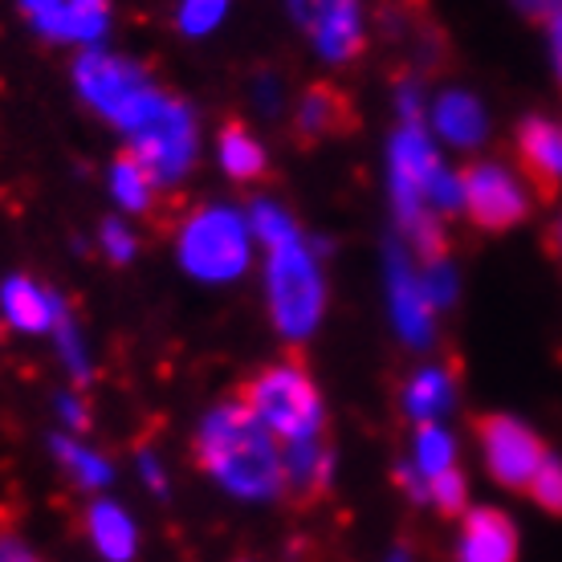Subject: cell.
I'll use <instances>...</instances> for the list:
<instances>
[{
	"instance_id": "6da1fadb",
	"label": "cell",
	"mask_w": 562,
	"mask_h": 562,
	"mask_svg": "<svg viewBox=\"0 0 562 562\" xmlns=\"http://www.w3.org/2000/svg\"><path fill=\"white\" fill-rule=\"evenodd\" d=\"M196 461L240 502H273L285 493V449L240 400L204 416L196 432Z\"/></svg>"
},
{
	"instance_id": "7a4b0ae2",
	"label": "cell",
	"mask_w": 562,
	"mask_h": 562,
	"mask_svg": "<svg viewBox=\"0 0 562 562\" xmlns=\"http://www.w3.org/2000/svg\"><path fill=\"white\" fill-rule=\"evenodd\" d=\"M237 400L278 436L281 445H302V440L323 436V400H318V387L310 380V371L297 359L261 367L254 380L240 387Z\"/></svg>"
},
{
	"instance_id": "3957f363",
	"label": "cell",
	"mask_w": 562,
	"mask_h": 562,
	"mask_svg": "<svg viewBox=\"0 0 562 562\" xmlns=\"http://www.w3.org/2000/svg\"><path fill=\"white\" fill-rule=\"evenodd\" d=\"M249 221L233 209L209 204L180 225V261L200 281H233L249 269Z\"/></svg>"
},
{
	"instance_id": "277c9868",
	"label": "cell",
	"mask_w": 562,
	"mask_h": 562,
	"mask_svg": "<svg viewBox=\"0 0 562 562\" xmlns=\"http://www.w3.org/2000/svg\"><path fill=\"white\" fill-rule=\"evenodd\" d=\"M127 151L139 155L159 188L176 183L196 159V119L171 94H155L127 127Z\"/></svg>"
},
{
	"instance_id": "5b68a950",
	"label": "cell",
	"mask_w": 562,
	"mask_h": 562,
	"mask_svg": "<svg viewBox=\"0 0 562 562\" xmlns=\"http://www.w3.org/2000/svg\"><path fill=\"white\" fill-rule=\"evenodd\" d=\"M326 306L323 273L302 237L285 240L278 249H269V314L285 338H302L318 326Z\"/></svg>"
},
{
	"instance_id": "8992f818",
	"label": "cell",
	"mask_w": 562,
	"mask_h": 562,
	"mask_svg": "<svg viewBox=\"0 0 562 562\" xmlns=\"http://www.w3.org/2000/svg\"><path fill=\"white\" fill-rule=\"evenodd\" d=\"M74 82L82 90V99L94 106L99 114H106L114 127L127 131L147 102L159 94L151 86V78L123 57L111 54H86L74 70Z\"/></svg>"
},
{
	"instance_id": "52a82bcc",
	"label": "cell",
	"mask_w": 562,
	"mask_h": 562,
	"mask_svg": "<svg viewBox=\"0 0 562 562\" xmlns=\"http://www.w3.org/2000/svg\"><path fill=\"white\" fill-rule=\"evenodd\" d=\"M477 440H481V452H485L490 477L497 485H506V490H530L535 473L550 457L535 428H526L514 416H485L477 424Z\"/></svg>"
},
{
	"instance_id": "ba28073f",
	"label": "cell",
	"mask_w": 562,
	"mask_h": 562,
	"mask_svg": "<svg viewBox=\"0 0 562 562\" xmlns=\"http://www.w3.org/2000/svg\"><path fill=\"white\" fill-rule=\"evenodd\" d=\"M461 200L464 212L473 216V225L485 233H506L530 212L526 188L509 168L502 164H473L461 171Z\"/></svg>"
},
{
	"instance_id": "9c48e42d",
	"label": "cell",
	"mask_w": 562,
	"mask_h": 562,
	"mask_svg": "<svg viewBox=\"0 0 562 562\" xmlns=\"http://www.w3.org/2000/svg\"><path fill=\"white\" fill-rule=\"evenodd\" d=\"M29 21L54 42L94 45L106 33L111 4L106 0H21Z\"/></svg>"
},
{
	"instance_id": "30bf717a",
	"label": "cell",
	"mask_w": 562,
	"mask_h": 562,
	"mask_svg": "<svg viewBox=\"0 0 562 562\" xmlns=\"http://www.w3.org/2000/svg\"><path fill=\"white\" fill-rule=\"evenodd\" d=\"M452 562H518V526L493 506L469 509L461 518Z\"/></svg>"
},
{
	"instance_id": "8fae6325",
	"label": "cell",
	"mask_w": 562,
	"mask_h": 562,
	"mask_svg": "<svg viewBox=\"0 0 562 562\" xmlns=\"http://www.w3.org/2000/svg\"><path fill=\"white\" fill-rule=\"evenodd\" d=\"M518 159L538 196L554 200L562 192V127L550 119H526L518 127Z\"/></svg>"
},
{
	"instance_id": "7c38bea8",
	"label": "cell",
	"mask_w": 562,
	"mask_h": 562,
	"mask_svg": "<svg viewBox=\"0 0 562 562\" xmlns=\"http://www.w3.org/2000/svg\"><path fill=\"white\" fill-rule=\"evenodd\" d=\"M0 310H4V318H9L16 330H25V335H45V330H57V326L66 323V306L33 278L4 281Z\"/></svg>"
},
{
	"instance_id": "4fadbf2b",
	"label": "cell",
	"mask_w": 562,
	"mask_h": 562,
	"mask_svg": "<svg viewBox=\"0 0 562 562\" xmlns=\"http://www.w3.org/2000/svg\"><path fill=\"white\" fill-rule=\"evenodd\" d=\"M392 318L400 326V335L408 338V342H428L432 338V302L424 294L420 285V269H408L404 257H392Z\"/></svg>"
},
{
	"instance_id": "5bb4252c",
	"label": "cell",
	"mask_w": 562,
	"mask_h": 562,
	"mask_svg": "<svg viewBox=\"0 0 562 562\" xmlns=\"http://www.w3.org/2000/svg\"><path fill=\"white\" fill-rule=\"evenodd\" d=\"M86 538L106 562H131L139 554V526L119 502H94L86 509Z\"/></svg>"
},
{
	"instance_id": "9a60e30c",
	"label": "cell",
	"mask_w": 562,
	"mask_h": 562,
	"mask_svg": "<svg viewBox=\"0 0 562 562\" xmlns=\"http://www.w3.org/2000/svg\"><path fill=\"white\" fill-rule=\"evenodd\" d=\"M318 54L330 61H351L363 49V13H359V0H330L318 21L310 25Z\"/></svg>"
},
{
	"instance_id": "2e32d148",
	"label": "cell",
	"mask_w": 562,
	"mask_h": 562,
	"mask_svg": "<svg viewBox=\"0 0 562 562\" xmlns=\"http://www.w3.org/2000/svg\"><path fill=\"white\" fill-rule=\"evenodd\" d=\"M351 102L338 86H310L306 99L297 102V135L306 143L330 139V135H342L351 127Z\"/></svg>"
},
{
	"instance_id": "e0dca14e",
	"label": "cell",
	"mask_w": 562,
	"mask_h": 562,
	"mask_svg": "<svg viewBox=\"0 0 562 562\" xmlns=\"http://www.w3.org/2000/svg\"><path fill=\"white\" fill-rule=\"evenodd\" d=\"M285 449V493H294L302 502L318 497L330 481V449L318 440H302V445H281Z\"/></svg>"
},
{
	"instance_id": "ac0fdd59",
	"label": "cell",
	"mask_w": 562,
	"mask_h": 562,
	"mask_svg": "<svg viewBox=\"0 0 562 562\" xmlns=\"http://www.w3.org/2000/svg\"><path fill=\"white\" fill-rule=\"evenodd\" d=\"M436 131L452 143V147H477L485 139V111H481V102L473 94H464V90H449L445 99L436 102Z\"/></svg>"
},
{
	"instance_id": "d6986e66",
	"label": "cell",
	"mask_w": 562,
	"mask_h": 562,
	"mask_svg": "<svg viewBox=\"0 0 562 562\" xmlns=\"http://www.w3.org/2000/svg\"><path fill=\"white\" fill-rule=\"evenodd\" d=\"M111 192H114V200L127 212H135V216H151V212L159 209V180L143 168L139 155H131V151H123L114 159Z\"/></svg>"
},
{
	"instance_id": "ffe728a7",
	"label": "cell",
	"mask_w": 562,
	"mask_h": 562,
	"mask_svg": "<svg viewBox=\"0 0 562 562\" xmlns=\"http://www.w3.org/2000/svg\"><path fill=\"white\" fill-rule=\"evenodd\" d=\"M452 400H457V387H452L449 371L445 367H424L412 375L408 392H404V408L416 424H432L452 408Z\"/></svg>"
},
{
	"instance_id": "44dd1931",
	"label": "cell",
	"mask_w": 562,
	"mask_h": 562,
	"mask_svg": "<svg viewBox=\"0 0 562 562\" xmlns=\"http://www.w3.org/2000/svg\"><path fill=\"white\" fill-rule=\"evenodd\" d=\"M216 151H221V168H225L228 180L237 183H257L266 176V147L240 127V123H228L221 127V139H216Z\"/></svg>"
},
{
	"instance_id": "7402d4cb",
	"label": "cell",
	"mask_w": 562,
	"mask_h": 562,
	"mask_svg": "<svg viewBox=\"0 0 562 562\" xmlns=\"http://www.w3.org/2000/svg\"><path fill=\"white\" fill-rule=\"evenodd\" d=\"M412 469L420 473L424 481L440 477L457 469V440H452L440 424H416V440H412Z\"/></svg>"
},
{
	"instance_id": "603a6c76",
	"label": "cell",
	"mask_w": 562,
	"mask_h": 562,
	"mask_svg": "<svg viewBox=\"0 0 562 562\" xmlns=\"http://www.w3.org/2000/svg\"><path fill=\"white\" fill-rule=\"evenodd\" d=\"M54 452H57V461L70 469V477L78 481L82 490H102V485H111L114 469L102 452L86 449V445H78V440H70V436H57Z\"/></svg>"
},
{
	"instance_id": "cb8c5ba5",
	"label": "cell",
	"mask_w": 562,
	"mask_h": 562,
	"mask_svg": "<svg viewBox=\"0 0 562 562\" xmlns=\"http://www.w3.org/2000/svg\"><path fill=\"white\" fill-rule=\"evenodd\" d=\"M249 228L257 233V240L266 245V249H278L285 240H297V228L290 221V212L278 209L273 200H257L254 209H249Z\"/></svg>"
},
{
	"instance_id": "d4e9b609",
	"label": "cell",
	"mask_w": 562,
	"mask_h": 562,
	"mask_svg": "<svg viewBox=\"0 0 562 562\" xmlns=\"http://www.w3.org/2000/svg\"><path fill=\"white\" fill-rule=\"evenodd\" d=\"M424 502L436 506L440 514H464L469 506V485H464L461 469H449V473H440V477L424 481Z\"/></svg>"
},
{
	"instance_id": "484cf974",
	"label": "cell",
	"mask_w": 562,
	"mask_h": 562,
	"mask_svg": "<svg viewBox=\"0 0 562 562\" xmlns=\"http://www.w3.org/2000/svg\"><path fill=\"white\" fill-rule=\"evenodd\" d=\"M225 13H228V0H180L176 21H180V29L188 37H204V33H212V29L225 21Z\"/></svg>"
},
{
	"instance_id": "4316f807",
	"label": "cell",
	"mask_w": 562,
	"mask_h": 562,
	"mask_svg": "<svg viewBox=\"0 0 562 562\" xmlns=\"http://www.w3.org/2000/svg\"><path fill=\"white\" fill-rule=\"evenodd\" d=\"M526 493H530L547 514H562V461L559 457H547V461H542V469L535 473V481H530Z\"/></svg>"
},
{
	"instance_id": "83f0119b",
	"label": "cell",
	"mask_w": 562,
	"mask_h": 562,
	"mask_svg": "<svg viewBox=\"0 0 562 562\" xmlns=\"http://www.w3.org/2000/svg\"><path fill=\"white\" fill-rule=\"evenodd\" d=\"M420 285L432 306H445V302H452V294H457V278H452V269L445 266L440 257L420 269Z\"/></svg>"
},
{
	"instance_id": "f1b7e54d",
	"label": "cell",
	"mask_w": 562,
	"mask_h": 562,
	"mask_svg": "<svg viewBox=\"0 0 562 562\" xmlns=\"http://www.w3.org/2000/svg\"><path fill=\"white\" fill-rule=\"evenodd\" d=\"M102 249H106V257L111 261H131L135 257V237H131V228L127 225H119V221H111V225L102 228Z\"/></svg>"
},
{
	"instance_id": "f546056e",
	"label": "cell",
	"mask_w": 562,
	"mask_h": 562,
	"mask_svg": "<svg viewBox=\"0 0 562 562\" xmlns=\"http://www.w3.org/2000/svg\"><path fill=\"white\" fill-rule=\"evenodd\" d=\"M0 562H42V559H37L33 550L21 547L13 535H4V530H0Z\"/></svg>"
},
{
	"instance_id": "4dcf8cb0",
	"label": "cell",
	"mask_w": 562,
	"mask_h": 562,
	"mask_svg": "<svg viewBox=\"0 0 562 562\" xmlns=\"http://www.w3.org/2000/svg\"><path fill=\"white\" fill-rule=\"evenodd\" d=\"M514 4H518L526 16H542V21L562 13V0H514Z\"/></svg>"
},
{
	"instance_id": "1f68e13d",
	"label": "cell",
	"mask_w": 562,
	"mask_h": 562,
	"mask_svg": "<svg viewBox=\"0 0 562 562\" xmlns=\"http://www.w3.org/2000/svg\"><path fill=\"white\" fill-rule=\"evenodd\" d=\"M326 4H330V0H290V9H294V16L297 21H302V25H314V21H318V13H323Z\"/></svg>"
},
{
	"instance_id": "d6a6232c",
	"label": "cell",
	"mask_w": 562,
	"mask_h": 562,
	"mask_svg": "<svg viewBox=\"0 0 562 562\" xmlns=\"http://www.w3.org/2000/svg\"><path fill=\"white\" fill-rule=\"evenodd\" d=\"M550 54H554V70H559L562 82V13L550 16Z\"/></svg>"
},
{
	"instance_id": "836d02e7",
	"label": "cell",
	"mask_w": 562,
	"mask_h": 562,
	"mask_svg": "<svg viewBox=\"0 0 562 562\" xmlns=\"http://www.w3.org/2000/svg\"><path fill=\"white\" fill-rule=\"evenodd\" d=\"M61 416L74 424V428H86V404L74 400V395H61Z\"/></svg>"
},
{
	"instance_id": "e575fe53",
	"label": "cell",
	"mask_w": 562,
	"mask_h": 562,
	"mask_svg": "<svg viewBox=\"0 0 562 562\" xmlns=\"http://www.w3.org/2000/svg\"><path fill=\"white\" fill-rule=\"evenodd\" d=\"M143 477H147V485H151V490H168V477H164V469L151 461V452L143 457Z\"/></svg>"
},
{
	"instance_id": "d590c367",
	"label": "cell",
	"mask_w": 562,
	"mask_h": 562,
	"mask_svg": "<svg viewBox=\"0 0 562 562\" xmlns=\"http://www.w3.org/2000/svg\"><path fill=\"white\" fill-rule=\"evenodd\" d=\"M387 562H412L408 550H395V554H387Z\"/></svg>"
},
{
	"instance_id": "8d00e7d4",
	"label": "cell",
	"mask_w": 562,
	"mask_h": 562,
	"mask_svg": "<svg viewBox=\"0 0 562 562\" xmlns=\"http://www.w3.org/2000/svg\"><path fill=\"white\" fill-rule=\"evenodd\" d=\"M554 249H559V257H562V216H559V225H554Z\"/></svg>"
}]
</instances>
